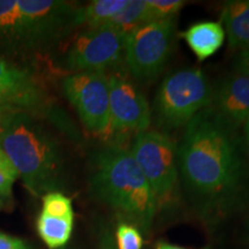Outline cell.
Segmentation results:
<instances>
[{"label":"cell","mask_w":249,"mask_h":249,"mask_svg":"<svg viewBox=\"0 0 249 249\" xmlns=\"http://www.w3.org/2000/svg\"><path fill=\"white\" fill-rule=\"evenodd\" d=\"M236 129L208 107L189 121L178 145L180 181L205 217L226 213L245 192L247 171Z\"/></svg>","instance_id":"cell-1"},{"label":"cell","mask_w":249,"mask_h":249,"mask_svg":"<svg viewBox=\"0 0 249 249\" xmlns=\"http://www.w3.org/2000/svg\"><path fill=\"white\" fill-rule=\"evenodd\" d=\"M90 192L141 232L151 229L158 203L130 150L114 143L99 149L93 156Z\"/></svg>","instance_id":"cell-2"},{"label":"cell","mask_w":249,"mask_h":249,"mask_svg":"<svg viewBox=\"0 0 249 249\" xmlns=\"http://www.w3.org/2000/svg\"><path fill=\"white\" fill-rule=\"evenodd\" d=\"M0 148L31 194L58 192L65 183L60 144L31 114L15 112L0 120Z\"/></svg>","instance_id":"cell-3"},{"label":"cell","mask_w":249,"mask_h":249,"mask_svg":"<svg viewBox=\"0 0 249 249\" xmlns=\"http://www.w3.org/2000/svg\"><path fill=\"white\" fill-rule=\"evenodd\" d=\"M76 28V6L59 0H0V45L39 51Z\"/></svg>","instance_id":"cell-4"},{"label":"cell","mask_w":249,"mask_h":249,"mask_svg":"<svg viewBox=\"0 0 249 249\" xmlns=\"http://www.w3.org/2000/svg\"><path fill=\"white\" fill-rule=\"evenodd\" d=\"M213 88L203 71L182 68L167 75L156 92L151 116L160 132L186 127L196 114L210 107Z\"/></svg>","instance_id":"cell-5"},{"label":"cell","mask_w":249,"mask_h":249,"mask_svg":"<svg viewBox=\"0 0 249 249\" xmlns=\"http://www.w3.org/2000/svg\"><path fill=\"white\" fill-rule=\"evenodd\" d=\"M177 36V18L143 23L127 34L124 68L138 82H151L169 62Z\"/></svg>","instance_id":"cell-6"},{"label":"cell","mask_w":249,"mask_h":249,"mask_svg":"<svg viewBox=\"0 0 249 249\" xmlns=\"http://www.w3.org/2000/svg\"><path fill=\"white\" fill-rule=\"evenodd\" d=\"M130 154L150 185L158 209L169 204L179 183L176 141L169 134L148 129L134 136Z\"/></svg>","instance_id":"cell-7"},{"label":"cell","mask_w":249,"mask_h":249,"mask_svg":"<svg viewBox=\"0 0 249 249\" xmlns=\"http://www.w3.org/2000/svg\"><path fill=\"white\" fill-rule=\"evenodd\" d=\"M127 33L114 27L87 29L68 46L64 65L73 73L121 71L124 67V46Z\"/></svg>","instance_id":"cell-8"},{"label":"cell","mask_w":249,"mask_h":249,"mask_svg":"<svg viewBox=\"0 0 249 249\" xmlns=\"http://www.w3.org/2000/svg\"><path fill=\"white\" fill-rule=\"evenodd\" d=\"M62 90L81 123L93 135H111L110 92L107 73H73L62 81Z\"/></svg>","instance_id":"cell-9"},{"label":"cell","mask_w":249,"mask_h":249,"mask_svg":"<svg viewBox=\"0 0 249 249\" xmlns=\"http://www.w3.org/2000/svg\"><path fill=\"white\" fill-rule=\"evenodd\" d=\"M107 80L111 135H138L150 128L152 121L150 105L138 86L121 71L108 73Z\"/></svg>","instance_id":"cell-10"},{"label":"cell","mask_w":249,"mask_h":249,"mask_svg":"<svg viewBox=\"0 0 249 249\" xmlns=\"http://www.w3.org/2000/svg\"><path fill=\"white\" fill-rule=\"evenodd\" d=\"M0 102L12 112L37 114L46 112L44 89L29 71L0 57Z\"/></svg>","instance_id":"cell-11"},{"label":"cell","mask_w":249,"mask_h":249,"mask_svg":"<svg viewBox=\"0 0 249 249\" xmlns=\"http://www.w3.org/2000/svg\"><path fill=\"white\" fill-rule=\"evenodd\" d=\"M210 107L235 128L245 124L249 118V76L238 71L226 76L213 90Z\"/></svg>","instance_id":"cell-12"},{"label":"cell","mask_w":249,"mask_h":249,"mask_svg":"<svg viewBox=\"0 0 249 249\" xmlns=\"http://www.w3.org/2000/svg\"><path fill=\"white\" fill-rule=\"evenodd\" d=\"M188 48L200 61L210 58L224 45L225 30L223 24L214 21H202L192 24L188 29L181 33Z\"/></svg>","instance_id":"cell-13"},{"label":"cell","mask_w":249,"mask_h":249,"mask_svg":"<svg viewBox=\"0 0 249 249\" xmlns=\"http://www.w3.org/2000/svg\"><path fill=\"white\" fill-rule=\"evenodd\" d=\"M233 50L249 49V0H231L223 6L222 22Z\"/></svg>","instance_id":"cell-14"},{"label":"cell","mask_w":249,"mask_h":249,"mask_svg":"<svg viewBox=\"0 0 249 249\" xmlns=\"http://www.w3.org/2000/svg\"><path fill=\"white\" fill-rule=\"evenodd\" d=\"M36 225L40 239L50 249H60L70 241L74 218H55L40 213Z\"/></svg>","instance_id":"cell-15"},{"label":"cell","mask_w":249,"mask_h":249,"mask_svg":"<svg viewBox=\"0 0 249 249\" xmlns=\"http://www.w3.org/2000/svg\"><path fill=\"white\" fill-rule=\"evenodd\" d=\"M128 4V0H95L80 7V26L87 29L105 27Z\"/></svg>","instance_id":"cell-16"},{"label":"cell","mask_w":249,"mask_h":249,"mask_svg":"<svg viewBox=\"0 0 249 249\" xmlns=\"http://www.w3.org/2000/svg\"><path fill=\"white\" fill-rule=\"evenodd\" d=\"M150 21L151 18L149 14L147 0H128L126 7L107 26L118 28L128 34L134 28L150 22Z\"/></svg>","instance_id":"cell-17"},{"label":"cell","mask_w":249,"mask_h":249,"mask_svg":"<svg viewBox=\"0 0 249 249\" xmlns=\"http://www.w3.org/2000/svg\"><path fill=\"white\" fill-rule=\"evenodd\" d=\"M42 213L55 218H74L73 203L60 192H50L42 196Z\"/></svg>","instance_id":"cell-18"},{"label":"cell","mask_w":249,"mask_h":249,"mask_svg":"<svg viewBox=\"0 0 249 249\" xmlns=\"http://www.w3.org/2000/svg\"><path fill=\"white\" fill-rule=\"evenodd\" d=\"M185 4L182 0H147L151 21L177 18Z\"/></svg>","instance_id":"cell-19"},{"label":"cell","mask_w":249,"mask_h":249,"mask_svg":"<svg viewBox=\"0 0 249 249\" xmlns=\"http://www.w3.org/2000/svg\"><path fill=\"white\" fill-rule=\"evenodd\" d=\"M143 235L132 224L120 223L116 229V249H142Z\"/></svg>","instance_id":"cell-20"},{"label":"cell","mask_w":249,"mask_h":249,"mask_svg":"<svg viewBox=\"0 0 249 249\" xmlns=\"http://www.w3.org/2000/svg\"><path fill=\"white\" fill-rule=\"evenodd\" d=\"M18 174L7 155L0 148V195L9 196Z\"/></svg>","instance_id":"cell-21"},{"label":"cell","mask_w":249,"mask_h":249,"mask_svg":"<svg viewBox=\"0 0 249 249\" xmlns=\"http://www.w3.org/2000/svg\"><path fill=\"white\" fill-rule=\"evenodd\" d=\"M0 249H30V246L22 239L0 232Z\"/></svg>","instance_id":"cell-22"},{"label":"cell","mask_w":249,"mask_h":249,"mask_svg":"<svg viewBox=\"0 0 249 249\" xmlns=\"http://www.w3.org/2000/svg\"><path fill=\"white\" fill-rule=\"evenodd\" d=\"M235 71L249 76V49L239 52L235 58Z\"/></svg>","instance_id":"cell-23"},{"label":"cell","mask_w":249,"mask_h":249,"mask_svg":"<svg viewBox=\"0 0 249 249\" xmlns=\"http://www.w3.org/2000/svg\"><path fill=\"white\" fill-rule=\"evenodd\" d=\"M155 249H188V248L180 247V246H177V245L170 244V242L158 241L157 244H156V247H155ZM201 249H210V248H209V247H204V248H201Z\"/></svg>","instance_id":"cell-24"},{"label":"cell","mask_w":249,"mask_h":249,"mask_svg":"<svg viewBox=\"0 0 249 249\" xmlns=\"http://www.w3.org/2000/svg\"><path fill=\"white\" fill-rule=\"evenodd\" d=\"M11 113H15V112H12L8 107H6L5 105L0 102V119H2V118L8 116V114Z\"/></svg>","instance_id":"cell-25"},{"label":"cell","mask_w":249,"mask_h":249,"mask_svg":"<svg viewBox=\"0 0 249 249\" xmlns=\"http://www.w3.org/2000/svg\"><path fill=\"white\" fill-rule=\"evenodd\" d=\"M245 136H246V144H247V150L249 156V118L245 124Z\"/></svg>","instance_id":"cell-26"},{"label":"cell","mask_w":249,"mask_h":249,"mask_svg":"<svg viewBox=\"0 0 249 249\" xmlns=\"http://www.w3.org/2000/svg\"><path fill=\"white\" fill-rule=\"evenodd\" d=\"M104 249H116V247H114L111 240H107L104 242Z\"/></svg>","instance_id":"cell-27"},{"label":"cell","mask_w":249,"mask_h":249,"mask_svg":"<svg viewBox=\"0 0 249 249\" xmlns=\"http://www.w3.org/2000/svg\"><path fill=\"white\" fill-rule=\"evenodd\" d=\"M0 120H1V119H0ZM0 128H1V124H0Z\"/></svg>","instance_id":"cell-28"},{"label":"cell","mask_w":249,"mask_h":249,"mask_svg":"<svg viewBox=\"0 0 249 249\" xmlns=\"http://www.w3.org/2000/svg\"><path fill=\"white\" fill-rule=\"evenodd\" d=\"M60 249H65V247L64 248H60Z\"/></svg>","instance_id":"cell-29"}]
</instances>
